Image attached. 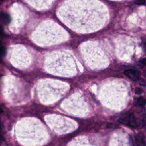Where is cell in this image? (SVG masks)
<instances>
[{
  "label": "cell",
  "mask_w": 146,
  "mask_h": 146,
  "mask_svg": "<svg viewBox=\"0 0 146 146\" xmlns=\"http://www.w3.org/2000/svg\"><path fill=\"white\" fill-rule=\"evenodd\" d=\"M119 122L121 124L126 125L132 128H136L139 127L140 121L138 118L136 117L132 114H127L120 117L119 119Z\"/></svg>",
  "instance_id": "obj_1"
},
{
  "label": "cell",
  "mask_w": 146,
  "mask_h": 146,
  "mask_svg": "<svg viewBox=\"0 0 146 146\" xmlns=\"http://www.w3.org/2000/svg\"><path fill=\"white\" fill-rule=\"evenodd\" d=\"M124 74L131 80L133 81H136L139 80L140 78V72L137 70L129 69L125 70Z\"/></svg>",
  "instance_id": "obj_2"
},
{
  "label": "cell",
  "mask_w": 146,
  "mask_h": 146,
  "mask_svg": "<svg viewBox=\"0 0 146 146\" xmlns=\"http://www.w3.org/2000/svg\"><path fill=\"white\" fill-rule=\"evenodd\" d=\"M136 146H145V136L142 133H138L135 136V143L133 144Z\"/></svg>",
  "instance_id": "obj_3"
},
{
  "label": "cell",
  "mask_w": 146,
  "mask_h": 146,
  "mask_svg": "<svg viewBox=\"0 0 146 146\" xmlns=\"http://www.w3.org/2000/svg\"><path fill=\"white\" fill-rule=\"evenodd\" d=\"M135 104L136 106L140 107H143L145 106V99L143 97H139L136 99H135Z\"/></svg>",
  "instance_id": "obj_4"
},
{
  "label": "cell",
  "mask_w": 146,
  "mask_h": 146,
  "mask_svg": "<svg viewBox=\"0 0 146 146\" xmlns=\"http://www.w3.org/2000/svg\"><path fill=\"white\" fill-rule=\"evenodd\" d=\"M143 92V90L141 88H136L135 90V94L137 95H140Z\"/></svg>",
  "instance_id": "obj_5"
},
{
  "label": "cell",
  "mask_w": 146,
  "mask_h": 146,
  "mask_svg": "<svg viewBox=\"0 0 146 146\" xmlns=\"http://www.w3.org/2000/svg\"><path fill=\"white\" fill-rule=\"evenodd\" d=\"M135 3L139 5H144L145 4V1H135Z\"/></svg>",
  "instance_id": "obj_6"
},
{
  "label": "cell",
  "mask_w": 146,
  "mask_h": 146,
  "mask_svg": "<svg viewBox=\"0 0 146 146\" xmlns=\"http://www.w3.org/2000/svg\"><path fill=\"white\" fill-rule=\"evenodd\" d=\"M4 51H5V50H4L3 47L2 46H0V56H2V55L4 53Z\"/></svg>",
  "instance_id": "obj_7"
},
{
  "label": "cell",
  "mask_w": 146,
  "mask_h": 146,
  "mask_svg": "<svg viewBox=\"0 0 146 146\" xmlns=\"http://www.w3.org/2000/svg\"><path fill=\"white\" fill-rule=\"evenodd\" d=\"M140 84L142 86L144 87L145 86V80L143 79H140Z\"/></svg>",
  "instance_id": "obj_8"
},
{
  "label": "cell",
  "mask_w": 146,
  "mask_h": 146,
  "mask_svg": "<svg viewBox=\"0 0 146 146\" xmlns=\"http://www.w3.org/2000/svg\"><path fill=\"white\" fill-rule=\"evenodd\" d=\"M140 63H141V64H142L144 65V64H145V59H141V60H140Z\"/></svg>",
  "instance_id": "obj_9"
},
{
  "label": "cell",
  "mask_w": 146,
  "mask_h": 146,
  "mask_svg": "<svg viewBox=\"0 0 146 146\" xmlns=\"http://www.w3.org/2000/svg\"><path fill=\"white\" fill-rule=\"evenodd\" d=\"M2 111V110H1V108H0V112H1Z\"/></svg>",
  "instance_id": "obj_10"
}]
</instances>
